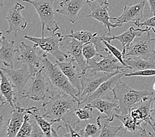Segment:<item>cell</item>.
Listing matches in <instances>:
<instances>
[{
  "mask_svg": "<svg viewBox=\"0 0 155 137\" xmlns=\"http://www.w3.org/2000/svg\"><path fill=\"white\" fill-rule=\"evenodd\" d=\"M91 41L93 42L95 44V46L97 47L98 52H102V51H105V52L106 51V52H108L109 51L108 49L104 43L103 42L102 39L101 38V36H95L94 37H93V39H92Z\"/></svg>",
  "mask_w": 155,
  "mask_h": 137,
  "instance_id": "36",
  "label": "cell"
},
{
  "mask_svg": "<svg viewBox=\"0 0 155 137\" xmlns=\"http://www.w3.org/2000/svg\"><path fill=\"white\" fill-rule=\"evenodd\" d=\"M115 118L121 122L123 124V131L130 132L132 135L138 132H143L145 129L142 128L141 124L143 123V120H135L133 118L129 113L126 115H115Z\"/></svg>",
  "mask_w": 155,
  "mask_h": 137,
  "instance_id": "24",
  "label": "cell"
},
{
  "mask_svg": "<svg viewBox=\"0 0 155 137\" xmlns=\"http://www.w3.org/2000/svg\"><path fill=\"white\" fill-rule=\"evenodd\" d=\"M150 119L153 122L154 127H155V96L154 97V106L153 108L150 111Z\"/></svg>",
  "mask_w": 155,
  "mask_h": 137,
  "instance_id": "39",
  "label": "cell"
},
{
  "mask_svg": "<svg viewBox=\"0 0 155 137\" xmlns=\"http://www.w3.org/2000/svg\"><path fill=\"white\" fill-rule=\"evenodd\" d=\"M153 38H151L150 31L147 32L145 35L137 36L134 41L129 46L124 57L127 56L137 57L147 60H154L152 47Z\"/></svg>",
  "mask_w": 155,
  "mask_h": 137,
  "instance_id": "7",
  "label": "cell"
},
{
  "mask_svg": "<svg viewBox=\"0 0 155 137\" xmlns=\"http://www.w3.org/2000/svg\"><path fill=\"white\" fill-rule=\"evenodd\" d=\"M62 40L60 42V46L65 50L71 57L74 58L79 69H81L82 75L85 73L87 67V60L84 57L83 54V47L84 44L75 38L70 37L62 36Z\"/></svg>",
  "mask_w": 155,
  "mask_h": 137,
  "instance_id": "13",
  "label": "cell"
},
{
  "mask_svg": "<svg viewBox=\"0 0 155 137\" xmlns=\"http://www.w3.org/2000/svg\"><path fill=\"white\" fill-rule=\"evenodd\" d=\"M124 71H117L115 72H102V71H91L87 70V72L82 76V90L79 96V105L81 102L88 96L91 95L101 86V85L108 80L110 78L117 73Z\"/></svg>",
  "mask_w": 155,
  "mask_h": 137,
  "instance_id": "6",
  "label": "cell"
},
{
  "mask_svg": "<svg viewBox=\"0 0 155 137\" xmlns=\"http://www.w3.org/2000/svg\"><path fill=\"white\" fill-rule=\"evenodd\" d=\"M31 123L32 125V131L31 136H36V137L46 136L44 132L42 130V129L40 128L39 125L37 123V122H36L35 118H34V120H33V121L31 122Z\"/></svg>",
  "mask_w": 155,
  "mask_h": 137,
  "instance_id": "37",
  "label": "cell"
},
{
  "mask_svg": "<svg viewBox=\"0 0 155 137\" xmlns=\"http://www.w3.org/2000/svg\"><path fill=\"white\" fill-rule=\"evenodd\" d=\"M88 1H95L101 3H108V0H87V2Z\"/></svg>",
  "mask_w": 155,
  "mask_h": 137,
  "instance_id": "42",
  "label": "cell"
},
{
  "mask_svg": "<svg viewBox=\"0 0 155 137\" xmlns=\"http://www.w3.org/2000/svg\"><path fill=\"white\" fill-rule=\"evenodd\" d=\"M86 106L98 110L100 113L106 114L110 122L113 121L115 118L116 114H114V112H116L119 108V103L115 99H112L109 96L95 99L87 103Z\"/></svg>",
  "mask_w": 155,
  "mask_h": 137,
  "instance_id": "18",
  "label": "cell"
},
{
  "mask_svg": "<svg viewBox=\"0 0 155 137\" xmlns=\"http://www.w3.org/2000/svg\"><path fill=\"white\" fill-rule=\"evenodd\" d=\"M155 136V133H154V134H153V136Z\"/></svg>",
  "mask_w": 155,
  "mask_h": 137,
  "instance_id": "45",
  "label": "cell"
},
{
  "mask_svg": "<svg viewBox=\"0 0 155 137\" xmlns=\"http://www.w3.org/2000/svg\"><path fill=\"white\" fill-rule=\"evenodd\" d=\"M38 47L35 44L32 46L25 42H21L17 52V60L21 64L27 65L28 67L32 76L42 68H40L42 57V55L38 56L36 53Z\"/></svg>",
  "mask_w": 155,
  "mask_h": 137,
  "instance_id": "10",
  "label": "cell"
},
{
  "mask_svg": "<svg viewBox=\"0 0 155 137\" xmlns=\"http://www.w3.org/2000/svg\"><path fill=\"white\" fill-rule=\"evenodd\" d=\"M25 9V7L20 3H16L8 10L5 19L8 22L9 29L5 31H3L6 34L9 35L15 32V37H16L17 32L25 30L27 27V21L21 15V11Z\"/></svg>",
  "mask_w": 155,
  "mask_h": 137,
  "instance_id": "14",
  "label": "cell"
},
{
  "mask_svg": "<svg viewBox=\"0 0 155 137\" xmlns=\"http://www.w3.org/2000/svg\"><path fill=\"white\" fill-rule=\"evenodd\" d=\"M143 26L148 28H151V29L152 28H155V15L153 17H150L139 24V27H143Z\"/></svg>",
  "mask_w": 155,
  "mask_h": 137,
  "instance_id": "38",
  "label": "cell"
},
{
  "mask_svg": "<svg viewBox=\"0 0 155 137\" xmlns=\"http://www.w3.org/2000/svg\"><path fill=\"white\" fill-rule=\"evenodd\" d=\"M125 73H126V72L125 71L121 73H117L116 75L112 77L111 78H110L108 80H106L105 82L103 83L93 94L90 95L89 96H88L85 99H84L81 102V105L83 104V103L87 104V103L94 100L95 99L108 97L110 92H112V90L114 89V88L116 86V84L120 82L121 77L124 76Z\"/></svg>",
  "mask_w": 155,
  "mask_h": 137,
  "instance_id": "17",
  "label": "cell"
},
{
  "mask_svg": "<svg viewBox=\"0 0 155 137\" xmlns=\"http://www.w3.org/2000/svg\"><path fill=\"white\" fill-rule=\"evenodd\" d=\"M149 3V5L150 6V11L154 15H155V0H147Z\"/></svg>",
  "mask_w": 155,
  "mask_h": 137,
  "instance_id": "40",
  "label": "cell"
},
{
  "mask_svg": "<svg viewBox=\"0 0 155 137\" xmlns=\"http://www.w3.org/2000/svg\"><path fill=\"white\" fill-rule=\"evenodd\" d=\"M125 77H133V76H137V77H151L155 76V69H150L143 70V71H133L132 73H126L125 74Z\"/></svg>",
  "mask_w": 155,
  "mask_h": 137,
  "instance_id": "35",
  "label": "cell"
},
{
  "mask_svg": "<svg viewBox=\"0 0 155 137\" xmlns=\"http://www.w3.org/2000/svg\"><path fill=\"white\" fill-rule=\"evenodd\" d=\"M110 120L107 116H98L97 119V123L101 129L100 137L103 136H116L117 133L121 129H123V126L119 127H114L110 125Z\"/></svg>",
  "mask_w": 155,
  "mask_h": 137,
  "instance_id": "26",
  "label": "cell"
},
{
  "mask_svg": "<svg viewBox=\"0 0 155 137\" xmlns=\"http://www.w3.org/2000/svg\"><path fill=\"white\" fill-rule=\"evenodd\" d=\"M87 3L90 7L91 11L87 17H91L101 23L104 27L108 29L107 34H111V28L121 27V24L114 23H112L110 20H114V17H110L108 13L109 3H101L95 1H88Z\"/></svg>",
  "mask_w": 155,
  "mask_h": 137,
  "instance_id": "11",
  "label": "cell"
},
{
  "mask_svg": "<svg viewBox=\"0 0 155 137\" xmlns=\"http://www.w3.org/2000/svg\"><path fill=\"white\" fill-rule=\"evenodd\" d=\"M3 31L1 32V49H0V60L7 67L13 69L14 59L18 49L15 47L14 40H7L3 36Z\"/></svg>",
  "mask_w": 155,
  "mask_h": 137,
  "instance_id": "22",
  "label": "cell"
},
{
  "mask_svg": "<svg viewBox=\"0 0 155 137\" xmlns=\"http://www.w3.org/2000/svg\"><path fill=\"white\" fill-rule=\"evenodd\" d=\"M1 70L5 73L7 77L13 84L15 88L17 90V104H20V101L23 99L22 98L26 91L25 88L27 84L32 77L28 67L27 65L23 64L22 68L19 69L11 68L5 69L2 67Z\"/></svg>",
  "mask_w": 155,
  "mask_h": 137,
  "instance_id": "9",
  "label": "cell"
},
{
  "mask_svg": "<svg viewBox=\"0 0 155 137\" xmlns=\"http://www.w3.org/2000/svg\"><path fill=\"white\" fill-rule=\"evenodd\" d=\"M102 41H103V42L104 43V44L106 45V46L107 47V48L108 49L109 51H110V52H111L114 55V56H115L117 59V60L120 61V62L121 63V65L127 67L128 69H131V67L127 65L126 64V63L125 62L122 51H120L119 50L117 49V47H116L114 45H112V44L110 42H107V41H106V40H103V39H102Z\"/></svg>",
  "mask_w": 155,
  "mask_h": 137,
  "instance_id": "32",
  "label": "cell"
},
{
  "mask_svg": "<svg viewBox=\"0 0 155 137\" xmlns=\"http://www.w3.org/2000/svg\"><path fill=\"white\" fill-rule=\"evenodd\" d=\"M101 134V129H100L98 125H96L95 124L92 123H86L85 129L84 131V136H100Z\"/></svg>",
  "mask_w": 155,
  "mask_h": 137,
  "instance_id": "34",
  "label": "cell"
},
{
  "mask_svg": "<svg viewBox=\"0 0 155 137\" xmlns=\"http://www.w3.org/2000/svg\"><path fill=\"white\" fill-rule=\"evenodd\" d=\"M145 5L146 3L144 1L134 5H125L123 13L119 17H114V21H116V23L121 25L125 23H131L139 27V24L141 23V21L143 17V11Z\"/></svg>",
  "mask_w": 155,
  "mask_h": 137,
  "instance_id": "15",
  "label": "cell"
},
{
  "mask_svg": "<svg viewBox=\"0 0 155 137\" xmlns=\"http://www.w3.org/2000/svg\"><path fill=\"white\" fill-rule=\"evenodd\" d=\"M151 28L147 27L145 29H141V28H134V27H130L127 31L124 32L122 34L117 36H107V33H105L104 34L101 36V38L106 40L108 42H111L112 40H117L119 41L121 46H122V53L124 55L125 54L127 47L130 45L134 41V39L137 36L143 34V32H147V31H150Z\"/></svg>",
  "mask_w": 155,
  "mask_h": 137,
  "instance_id": "19",
  "label": "cell"
},
{
  "mask_svg": "<svg viewBox=\"0 0 155 137\" xmlns=\"http://www.w3.org/2000/svg\"><path fill=\"white\" fill-rule=\"evenodd\" d=\"M99 56L102 58L101 61H97L94 57L87 64L85 73L87 70L91 71H102L112 73L117 71H124V69H128L127 67L120 65L121 63L114 55L108 51L106 55L99 54Z\"/></svg>",
  "mask_w": 155,
  "mask_h": 137,
  "instance_id": "12",
  "label": "cell"
},
{
  "mask_svg": "<svg viewBox=\"0 0 155 137\" xmlns=\"http://www.w3.org/2000/svg\"><path fill=\"white\" fill-rule=\"evenodd\" d=\"M35 7L42 24V36H44V28L52 34L60 28L55 19L54 2L55 0H23Z\"/></svg>",
  "mask_w": 155,
  "mask_h": 137,
  "instance_id": "4",
  "label": "cell"
},
{
  "mask_svg": "<svg viewBox=\"0 0 155 137\" xmlns=\"http://www.w3.org/2000/svg\"><path fill=\"white\" fill-rule=\"evenodd\" d=\"M4 0H1V6H3V2Z\"/></svg>",
  "mask_w": 155,
  "mask_h": 137,
  "instance_id": "43",
  "label": "cell"
},
{
  "mask_svg": "<svg viewBox=\"0 0 155 137\" xmlns=\"http://www.w3.org/2000/svg\"><path fill=\"white\" fill-rule=\"evenodd\" d=\"M42 106V117L44 118L57 122L62 121L64 124L73 126L80 122L76 115V111L80 106L79 102L68 94L61 92L51 94L49 100L44 102Z\"/></svg>",
  "mask_w": 155,
  "mask_h": 137,
  "instance_id": "1",
  "label": "cell"
},
{
  "mask_svg": "<svg viewBox=\"0 0 155 137\" xmlns=\"http://www.w3.org/2000/svg\"><path fill=\"white\" fill-rule=\"evenodd\" d=\"M114 99L119 103V108L116 111L118 115H126L137 103L147 97L153 96L152 92L138 90L130 88L124 82H119L112 90Z\"/></svg>",
  "mask_w": 155,
  "mask_h": 137,
  "instance_id": "3",
  "label": "cell"
},
{
  "mask_svg": "<svg viewBox=\"0 0 155 137\" xmlns=\"http://www.w3.org/2000/svg\"><path fill=\"white\" fill-rule=\"evenodd\" d=\"M26 109L22 107L21 104H16L15 108L11 113L10 119L7 127L6 136L15 137L19 132L21 126L25 120V116L27 114Z\"/></svg>",
  "mask_w": 155,
  "mask_h": 137,
  "instance_id": "21",
  "label": "cell"
},
{
  "mask_svg": "<svg viewBox=\"0 0 155 137\" xmlns=\"http://www.w3.org/2000/svg\"><path fill=\"white\" fill-rule=\"evenodd\" d=\"M40 109H41V108H38V107L35 106L27 107L26 113L29 114L30 116H32L35 118L46 137L52 136V135H51V129H51V125L54 123H57V121H51V122H48L44 119V117H43L42 116H40L39 115V112Z\"/></svg>",
  "mask_w": 155,
  "mask_h": 137,
  "instance_id": "25",
  "label": "cell"
},
{
  "mask_svg": "<svg viewBox=\"0 0 155 137\" xmlns=\"http://www.w3.org/2000/svg\"><path fill=\"white\" fill-rule=\"evenodd\" d=\"M61 33L56 32L50 36L38 38V37L25 35L24 38L34 43L35 45L40 47L43 52L50 54L60 61L68 60V55L60 49V42L62 40Z\"/></svg>",
  "mask_w": 155,
  "mask_h": 137,
  "instance_id": "5",
  "label": "cell"
},
{
  "mask_svg": "<svg viewBox=\"0 0 155 137\" xmlns=\"http://www.w3.org/2000/svg\"><path fill=\"white\" fill-rule=\"evenodd\" d=\"M42 71L43 68L32 76L28 89L25 91L22 99H26L27 101L30 99L34 101L45 99L47 92H50V88L47 77L42 75Z\"/></svg>",
  "mask_w": 155,
  "mask_h": 137,
  "instance_id": "8",
  "label": "cell"
},
{
  "mask_svg": "<svg viewBox=\"0 0 155 137\" xmlns=\"http://www.w3.org/2000/svg\"><path fill=\"white\" fill-rule=\"evenodd\" d=\"M154 100V96L147 97L139 102L137 103L134 106L137 108L141 113L142 119L144 123L149 124L151 127L153 128L154 133H155V127L153 124V122L150 119V104Z\"/></svg>",
  "mask_w": 155,
  "mask_h": 137,
  "instance_id": "27",
  "label": "cell"
},
{
  "mask_svg": "<svg viewBox=\"0 0 155 137\" xmlns=\"http://www.w3.org/2000/svg\"><path fill=\"white\" fill-rule=\"evenodd\" d=\"M93 110L94 109L92 107L85 105L83 108L78 107L76 111V115L80 121H87L94 117V113H93Z\"/></svg>",
  "mask_w": 155,
  "mask_h": 137,
  "instance_id": "33",
  "label": "cell"
},
{
  "mask_svg": "<svg viewBox=\"0 0 155 137\" xmlns=\"http://www.w3.org/2000/svg\"><path fill=\"white\" fill-rule=\"evenodd\" d=\"M74 58L71 57L69 61H56V64L61 69L62 72L68 77L70 82L74 87H75L79 92V96L82 90V73L81 69H77L75 65Z\"/></svg>",
  "mask_w": 155,
  "mask_h": 137,
  "instance_id": "16",
  "label": "cell"
},
{
  "mask_svg": "<svg viewBox=\"0 0 155 137\" xmlns=\"http://www.w3.org/2000/svg\"><path fill=\"white\" fill-rule=\"evenodd\" d=\"M30 115L27 113L25 116V120L23 125L21 126L20 130L17 135V137L31 136L32 131V125L30 121Z\"/></svg>",
  "mask_w": 155,
  "mask_h": 137,
  "instance_id": "31",
  "label": "cell"
},
{
  "mask_svg": "<svg viewBox=\"0 0 155 137\" xmlns=\"http://www.w3.org/2000/svg\"><path fill=\"white\" fill-rule=\"evenodd\" d=\"M152 31L154 32V34H155V29L154 28H152ZM152 47H153V54H154V56L155 58V38H153V41H152Z\"/></svg>",
  "mask_w": 155,
  "mask_h": 137,
  "instance_id": "41",
  "label": "cell"
},
{
  "mask_svg": "<svg viewBox=\"0 0 155 137\" xmlns=\"http://www.w3.org/2000/svg\"><path fill=\"white\" fill-rule=\"evenodd\" d=\"M60 5L61 8L56 9V13L67 17L71 23H75L84 6V0H64L60 3Z\"/></svg>",
  "mask_w": 155,
  "mask_h": 137,
  "instance_id": "20",
  "label": "cell"
},
{
  "mask_svg": "<svg viewBox=\"0 0 155 137\" xmlns=\"http://www.w3.org/2000/svg\"><path fill=\"white\" fill-rule=\"evenodd\" d=\"M124 61L126 64L131 67L134 71H143V70L154 69H155V61L147 60L144 59L134 57V58H124Z\"/></svg>",
  "mask_w": 155,
  "mask_h": 137,
  "instance_id": "28",
  "label": "cell"
},
{
  "mask_svg": "<svg viewBox=\"0 0 155 137\" xmlns=\"http://www.w3.org/2000/svg\"><path fill=\"white\" fill-rule=\"evenodd\" d=\"M0 77H1V106L2 107L5 103H9L13 109L15 108L17 104V103H15L17 98L15 97V86L2 70L0 72Z\"/></svg>",
  "mask_w": 155,
  "mask_h": 137,
  "instance_id": "23",
  "label": "cell"
},
{
  "mask_svg": "<svg viewBox=\"0 0 155 137\" xmlns=\"http://www.w3.org/2000/svg\"><path fill=\"white\" fill-rule=\"evenodd\" d=\"M42 57V68L50 84V94H54L56 91L68 94L77 99L79 103V90L73 86L58 65L56 64H53L48 59L46 53L44 52Z\"/></svg>",
  "mask_w": 155,
  "mask_h": 137,
  "instance_id": "2",
  "label": "cell"
},
{
  "mask_svg": "<svg viewBox=\"0 0 155 137\" xmlns=\"http://www.w3.org/2000/svg\"><path fill=\"white\" fill-rule=\"evenodd\" d=\"M98 51L97 50V47L95 46V44L90 41L89 42L84 44V46L83 47V54L84 57L86 59L87 64L89 61L91 59H93L97 55H98Z\"/></svg>",
  "mask_w": 155,
  "mask_h": 137,
  "instance_id": "30",
  "label": "cell"
},
{
  "mask_svg": "<svg viewBox=\"0 0 155 137\" xmlns=\"http://www.w3.org/2000/svg\"><path fill=\"white\" fill-rule=\"evenodd\" d=\"M153 89H154V90L155 91V83H154V84H153Z\"/></svg>",
  "mask_w": 155,
  "mask_h": 137,
  "instance_id": "44",
  "label": "cell"
},
{
  "mask_svg": "<svg viewBox=\"0 0 155 137\" xmlns=\"http://www.w3.org/2000/svg\"><path fill=\"white\" fill-rule=\"evenodd\" d=\"M97 35H98V33L97 32L93 33L90 31H81L75 32L73 29L71 30V34H66V35H63L61 34L62 36L70 37V38H75L77 40H79V41L83 42V44L89 42L91 40L93 39V37Z\"/></svg>",
  "mask_w": 155,
  "mask_h": 137,
  "instance_id": "29",
  "label": "cell"
}]
</instances>
